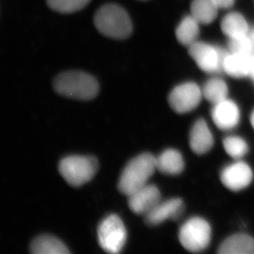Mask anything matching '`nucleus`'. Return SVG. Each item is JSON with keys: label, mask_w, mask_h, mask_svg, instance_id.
Instances as JSON below:
<instances>
[{"label": "nucleus", "mask_w": 254, "mask_h": 254, "mask_svg": "<svg viewBox=\"0 0 254 254\" xmlns=\"http://www.w3.org/2000/svg\"><path fill=\"white\" fill-rule=\"evenodd\" d=\"M156 170V156L150 153L141 154L125 166L120 175L118 189L121 193L128 197L147 185Z\"/></svg>", "instance_id": "2"}, {"label": "nucleus", "mask_w": 254, "mask_h": 254, "mask_svg": "<svg viewBox=\"0 0 254 254\" xmlns=\"http://www.w3.org/2000/svg\"><path fill=\"white\" fill-rule=\"evenodd\" d=\"M126 240V228L119 216L111 215L101 221L98 228V240L104 251L119 254L125 246Z\"/></svg>", "instance_id": "6"}, {"label": "nucleus", "mask_w": 254, "mask_h": 254, "mask_svg": "<svg viewBox=\"0 0 254 254\" xmlns=\"http://www.w3.org/2000/svg\"><path fill=\"white\" fill-rule=\"evenodd\" d=\"M221 30L229 38H237L249 34V25L243 15L230 12L221 21Z\"/></svg>", "instance_id": "18"}, {"label": "nucleus", "mask_w": 254, "mask_h": 254, "mask_svg": "<svg viewBox=\"0 0 254 254\" xmlns=\"http://www.w3.org/2000/svg\"><path fill=\"white\" fill-rule=\"evenodd\" d=\"M97 170L98 161L93 156H67L59 166L62 177L73 187H79L92 180Z\"/></svg>", "instance_id": "4"}, {"label": "nucleus", "mask_w": 254, "mask_h": 254, "mask_svg": "<svg viewBox=\"0 0 254 254\" xmlns=\"http://www.w3.org/2000/svg\"><path fill=\"white\" fill-rule=\"evenodd\" d=\"M128 206L131 211L137 215L148 213L154 206L161 201V195L156 185H147L128 196Z\"/></svg>", "instance_id": "10"}, {"label": "nucleus", "mask_w": 254, "mask_h": 254, "mask_svg": "<svg viewBox=\"0 0 254 254\" xmlns=\"http://www.w3.org/2000/svg\"><path fill=\"white\" fill-rule=\"evenodd\" d=\"M190 145L192 151L197 155L207 153L213 146V135L202 119L197 120L190 131Z\"/></svg>", "instance_id": "13"}, {"label": "nucleus", "mask_w": 254, "mask_h": 254, "mask_svg": "<svg viewBox=\"0 0 254 254\" xmlns=\"http://www.w3.org/2000/svg\"><path fill=\"white\" fill-rule=\"evenodd\" d=\"M229 49L230 53L244 54V55H254V45L250 35L240 36L237 38L230 39Z\"/></svg>", "instance_id": "24"}, {"label": "nucleus", "mask_w": 254, "mask_h": 254, "mask_svg": "<svg viewBox=\"0 0 254 254\" xmlns=\"http://www.w3.org/2000/svg\"><path fill=\"white\" fill-rule=\"evenodd\" d=\"M218 12L212 0H192L191 15L201 24H210L216 19Z\"/></svg>", "instance_id": "20"}, {"label": "nucleus", "mask_w": 254, "mask_h": 254, "mask_svg": "<svg viewBox=\"0 0 254 254\" xmlns=\"http://www.w3.org/2000/svg\"><path fill=\"white\" fill-rule=\"evenodd\" d=\"M31 252L35 254H68L66 245L52 235H44L34 240L31 245Z\"/></svg>", "instance_id": "17"}, {"label": "nucleus", "mask_w": 254, "mask_h": 254, "mask_svg": "<svg viewBox=\"0 0 254 254\" xmlns=\"http://www.w3.org/2000/svg\"><path fill=\"white\" fill-rule=\"evenodd\" d=\"M202 90L194 82H185L175 86L169 95V104L176 113L191 112L199 106Z\"/></svg>", "instance_id": "8"}, {"label": "nucleus", "mask_w": 254, "mask_h": 254, "mask_svg": "<svg viewBox=\"0 0 254 254\" xmlns=\"http://www.w3.org/2000/svg\"><path fill=\"white\" fill-rule=\"evenodd\" d=\"M54 88L57 93L69 98L89 101L99 92L97 80L81 71H67L58 75L54 80Z\"/></svg>", "instance_id": "3"}, {"label": "nucleus", "mask_w": 254, "mask_h": 254, "mask_svg": "<svg viewBox=\"0 0 254 254\" xmlns=\"http://www.w3.org/2000/svg\"><path fill=\"white\" fill-rule=\"evenodd\" d=\"M141 1H146V0H141Z\"/></svg>", "instance_id": "27"}, {"label": "nucleus", "mask_w": 254, "mask_h": 254, "mask_svg": "<svg viewBox=\"0 0 254 254\" xmlns=\"http://www.w3.org/2000/svg\"><path fill=\"white\" fill-rule=\"evenodd\" d=\"M250 120H251V125H252L253 127H254V111H253L252 115H251Z\"/></svg>", "instance_id": "26"}, {"label": "nucleus", "mask_w": 254, "mask_h": 254, "mask_svg": "<svg viewBox=\"0 0 254 254\" xmlns=\"http://www.w3.org/2000/svg\"><path fill=\"white\" fill-rule=\"evenodd\" d=\"M179 239L183 247L188 251L201 252L208 247L211 242V226L201 217L189 219L180 227Z\"/></svg>", "instance_id": "5"}, {"label": "nucleus", "mask_w": 254, "mask_h": 254, "mask_svg": "<svg viewBox=\"0 0 254 254\" xmlns=\"http://www.w3.org/2000/svg\"><path fill=\"white\" fill-rule=\"evenodd\" d=\"M223 146L226 153L234 159L242 158L249 151L246 141L238 136L226 137L223 140Z\"/></svg>", "instance_id": "22"}, {"label": "nucleus", "mask_w": 254, "mask_h": 254, "mask_svg": "<svg viewBox=\"0 0 254 254\" xmlns=\"http://www.w3.org/2000/svg\"><path fill=\"white\" fill-rule=\"evenodd\" d=\"M253 55L230 53L226 55L223 70L234 77H245L251 75Z\"/></svg>", "instance_id": "14"}, {"label": "nucleus", "mask_w": 254, "mask_h": 254, "mask_svg": "<svg viewBox=\"0 0 254 254\" xmlns=\"http://www.w3.org/2000/svg\"><path fill=\"white\" fill-rule=\"evenodd\" d=\"M199 24L198 21L192 15L183 18L175 31L179 42L189 47L196 42L199 35Z\"/></svg>", "instance_id": "19"}, {"label": "nucleus", "mask_w": 254, "mask_h": 254, "mask_svg": "<svg viewBox=\"0 0 254 254\" xmlns=\"http://www.w3.org/2000/svg\"><path fill=\"white\" fill-rule=\"evenodd\" d=\"M218 8H229L232 7L235 0H212Z\"/></svg>", "instance_id": "25"}, {"label": "nucleus", "mask_w": 254, "mask_h": 254, "mask_svg": "<svg viewBox=\"0 0 254 254\" xmlns=\"http://www.w3.org/2000/svg\"><path fill=\"white\" fill-rule=\"evenodd\" d=\"M211 116L214 124L220 129H232L240 122V109L235 102L227 98L215 104Z\"/></svg>", "instance_id": "12"}, {"label": "nucleus", "mask_w": 254, "mask_h": 254, "mask_svg": "<svg viewBox=\"0 0 254 254\" xmlns=\"http://www.w3.org/2000/svg\"><path fill=\"white\" fill-rule=\"evenodd\" d=\"M184 209L185 205L182 199L170 198L158 202L144 216V218L149 226H158L166 220L179 218L184 212Z\"/></svg>", "instance_id": "11"}, {"label": "nucleus", "mask_w": 254, "mask_h": 254, "mask_svg": "<svg viewBox=\"0 0 254 254\" xmlns=\"http://www.w3.org/2000/svg\"><path fill=\"white\" fill-rule=\"evenodd\" d=\"M254 174L252 169L243 161L230 164L221 173V183L231 191L245 190L252 183Z\"/></svg>", "instance_id": "9"}, {"label": "nucleus", "mask_w": 254, "mask_h": 254, "mask_svg": "<svg viewBox=\"0 0 254 254\" xmlns=\"http://www.w3.org/2000/svg\"><path fill=\"white\" fill-rule=\"evenodd\" d=\"M189 53L204 72L214 73L223 70L226 54L216 46L196 41L189 47Z\"/></svg>", "instance_id": "7"}, {"label": "nucleus", "mask_w": 254, "mask_h": 254, "mask_svg": "<svg viewBox=\"0 0 254 254\" xmlns=\"http://www.w3.org/2000/svg\"><path fill=\"white\" fill-rule=\"evenodd\" d=\"M156 169L165 175H178L185 169V161L180 151L168 149L156 157Z\"/></svg>", "instance_id": "16"}, {"label": "nucleus", "mask_w": 254, "mask_h": 254, "mask_svg": "<svg viewBox=\"0 0 254 254\" xmlns=\"http://www.w3.org/2000/svg\"><path fill=\"white\" fill-rule=\"evenodd\" d=\"M91 0H46L51 9L60 13L77 12L86 7Z\"/></svg>", "instance_id": "23"}, {"label": "nucleus", "mask_w": 254, "mask_h": 254, "mask_svg": "<svg viewBox=\"0 0 254 254\" xmlns=\"http://www.w3.org/2000/svg\"><path fill=\"white\" fill-rule=\"evenodd\" d=\"M202 95L206 101L214 105L227 99L228 86L223 80L212 78L202 88Z\"/></svg>", "instance_id": "21"}, {"label": "nucleus", "mask_w": 254, "mask_h": 254, "mask_svg": "<svg viewBox=\"0 0 254 254\" xmlns=\"http://www.w3.org/2000/svg\"><path fill=\"white\" fill-rule=\"evenodd\" d=\"M218 254H254V240L246 234L231 235L222 242Z\"/></svg>", "instance_id": "15"}, {"label": "nucleus", "mask_w": 254, "mask_h": 254, "mask_svg": "<svg viewBox=\"0 0 254 254\" xmlns=\"http://www.w3.org/2000/svg\"><path fill=\"white\" fill-rule=\"evenodd\" d=\"M94 24L99 32L109 38L125 40L132 32V25L127 11L120 5L107 3L96 11Z\"/></svg>", "instance_id": "1"}]
</instances>
